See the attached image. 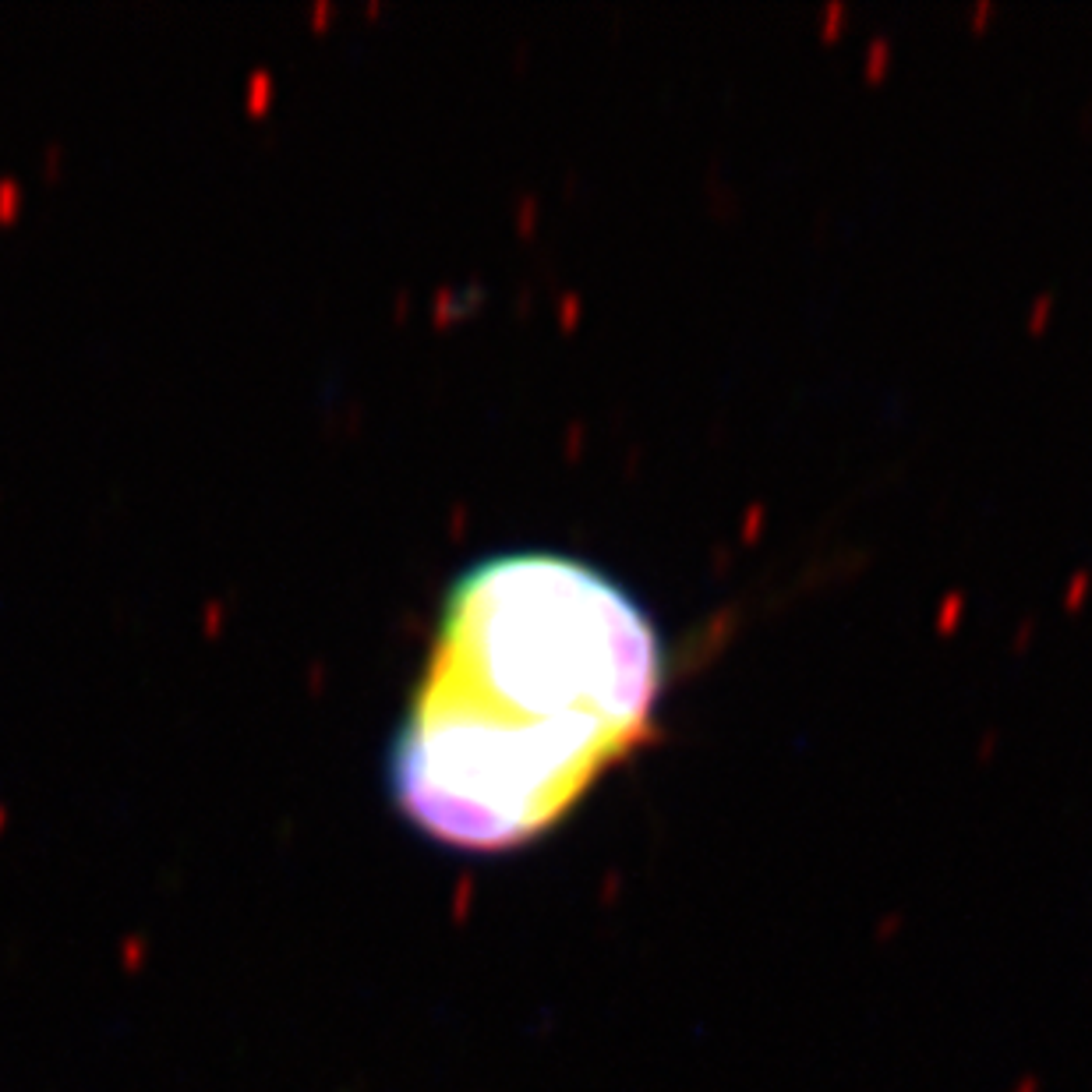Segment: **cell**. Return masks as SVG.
<instances>
[{"label":"cell","mask_w":1092,"mask_h":1092,"mask_svg":"<svg viewBox=\"0 0 1092 1092\" xmlns=\"http://www.w3.org/2000/svg\"><path fill=\"white\" fill-rule=\"evenodd\" d=\"M661 636L629 590L559 552H503L449 584L389 793L464 853L538 841L650 732Z\"/></svg>","instance_id":"1"}]
</instances>
